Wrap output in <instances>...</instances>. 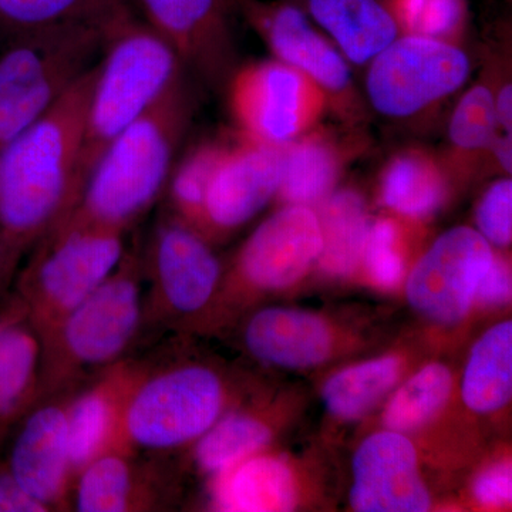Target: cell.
<instances>
[{
    "label": "cell",
    "mask_w": 512,
    "mask_h": 512,
    "mask_svg": "<svg viewBox=\"0 0 512 512\" xmlns=\"http://www.w3.org/2000/svg\"><path fill=\"white\" fill-rule=\"evenodd\" d=\"M477 231L491 247L507 248L512 241V181L500 178L485 190L476 210Z\"/></svg>",
    "instance_id": "36"
},
{
    "label": "cell",
    "mask_w": 512,
    "mask_h": 512,
    "mask_svg": "<svg viewBox=\"0 0 512 512\" xmlns=\"http://www.w3.org/2000/svg\"><path fill=\"white\" fill-rule=\"evenodd\" d=\"M99 63L0 148V291L23 256L79 202L77 161Z\"/></svg>",
    "instance_id": "1"
},
{
    "label": "cell",
    "mask_w": 512,
    "mask_h": 512,
    "mask_svg": "<svg viewBox=\"0 0 512 512\" xmlns=\"http://www.w3.org/2000/svg\"><path fill=\"white\" fill-rule=\"evenodd\" d=\"M228 106L237 133L282 147L318 127L330 100L308 76L272 59L231 73Z\"/></svg>",
    "instance_id": "8"
},
{
    "label": "cell",
    "mask_w": 512,
    "mask_h": 512,
    "mask_svg": "<svg viewBox=\"0 0 512 512\" xmlns=\"http://www.w3.org/2000/svg\"><path fill=\"white\" fill-rule=\"evenodd\" d=\"M284 146H271L235 134L208 185L200 234H225L247 224L278 194Z\"/></svg>",
    "instance_id": "12"
},
{
    "label": "cell",
    "mask_w": 512,
    "mask_h": 512,
    "mask_svg": "<svg viewBox=\"0 0 512 512\" xmlns=\"http://www.w3.org/2000/svg\"><path fill=\"white\" fill-rule=\"evenodd\" d=\"M451 387L453 376L447 366H424L393 394L384 410V426L402 434L421 429L446 406Z\"/></svg>",
    "instance_id": "31"
},
{
    "label": "cell",
    "mask_w": 512,
    "mask_h": 512,
    "mask_svg": "<svg viewBox=\"0 0 512 512\" xmlns=\"http://www.w3.org/2000/svg\"><path fill=\"white\" fill-rule=\"evenodd\" d=\"M402 367L400 357L383 356L340 370L323 386L326 410L336 419H360L393 389Z\"/></svg>",
    "instance_id": "29"
},
{
    "label": "cell",
    "mask_w": 512,
    "mask_h": 512,
    "mask_svg": "<svg viewBox=\"0 0 512 512\" xmlns=\"http://www.w3.org/2000/svg\"><path fill=\"white\" fill-rule=\"evenodd\" d=\"M131 16L47 26L9 39L0 55V148L100 62L111 35Z\"/></svg>",
    "instance_id": "3"
},
{
    "label": "cell",
    "mask_w": 512,
    "mask_h": 512,
    "mask_svg": "<svg viewBox=\"0 0 512 512\" xmlns=\"http://www.w3.org/2000/svg\"><path fill=\"white\" fill-rule=\"evenodd\" d=\"M429 151L410 148L390 158L380 177V201L407 220L433 217L448 197V175Z\"/></svg>",
    "instance_id": "24"
},
{
    "label": "cell",
    "mask_w": 512,
    "mask_h": 512,
    "mask_svg": "<svg viewBox=\"0 0 512 512\" xmlns=\"http://www.w3.org/2000/svg\"><path fill=\"white\" fill-rule=\"evenodd\" d=\"M494 249L476 228L456 227L441 234L413 266L406 295L430 322L453 326L470 312Z\"/></svg>",
    "instance_id": "10"
},
{
    "label": "cell",
    "mask_w": 512,
    "mask_h": 512,
    "mask_svg": "<svg viewBox=\"0 0 512 512\" xmlns=\"http://www.w3.org/2000/svg\"><path fill=\"white\" fill-rule=\"evenodd\" d=\"M195 106L183 70L110 144L66 217L127 232L160 197Z\"/></svg>",
    "instance_id": "2"
},
{
    "label": "cell",
    "mask_w": 512,
    "mask_h": 512,
    "mask_svg": "<svg viewBox=\"0 0 512 512\" xmlns=\"http://www.w3.org/2000/svg\"><path fill=\"white\" fill-rule=\"evenodd\" d=\"M342 147L319 127L284 146L282 178L276 197L284 205L315 208L335 190L345 167Z\"/></svg>",
    "instance_id": "25"
},
{
    "label": "cell",
    "mask_w": 512,
    "mask_h": 512,
    "mask_svg": "<svg viewBox=\"0 0 512 512\" xmlns=\"http://www.w3.org/2000/svg\"><path fill=\"white\" fill-rule=\"evenodd\" d=\"M214 477L212 500L220 511H291L298 504L295 477L279 457L258 453Z\"/></svg>",
    "instance_id": "23"
},
{
    "label": "cell",
    "mask_w": 512,
    "mask_h": 512,
    "mask_svg": "<svg viewBox=\"0 0 512 512\" xmlns=\"http://www.w3.org/2000/svg\"><path fill=\"white\" fill-rule=\"evenodd\" d=\"M474 498L484 507H503L512 498V471L507 461L488 467L473 484Z\"/></svg>",
    "instance_id": "37"
},
{
    "label": "cell",
    "mask_w": 512,
    "mask_h": 512,
    "mask_svg": "<svg viewBox=\"0 0 512 512\" xmlns=\"http://www.w3.org/2000/svg\"><path fill=\"white\" fill-rule=\"evenodd\" d=\"M227 402V384L210 366L151 367L128 403L123 450L167 451L195 443L224 416Z\"/></svg>",
    "instance_id": "7"
},
{
    "label": "cell",
    "mask_w": 512,
    "mask_h": 512,
    "mask_svg": "<svg viewBox=\"0 0 512 512\" xmlns=\"http://www.w3.org/2000/svg\"><path fill=\"white\" fill-rule=\"evenodd\" d=\"M133 15L130 0H0V33L9 39L74 22H113Z\"/></svg>",
    "instance_id": "28"
},
{
    "label": "cell",
    "mask_w": 512,
    "mask_h": 512,
    "mask_svg": "<svg viewBox=\"0 0 512 512\" xmlns=\"http://www.w3.org/2000/svg\"><path fill=\"white\" fill-rule=\"evenodd\" d=\"M511 268L503 258L494 256L490 268L485 271L477 286L474 302L484 306H501L511 301Z\"/></svg>",
    "instance_id": "38"
},
{
    "label": "cell",
    "mask_w": 512,
    "mask_h": 512,
    "mask_svg": "<svg viewBox=\"0 0 512 512\" xmlns=\"http://www.w3.org/2000/svg\"><path fill=\"white\" fill-rule=\"evenodd\" d=\"M464 403L478 414L498 412L512 394V323H498L477 340L464 370Z\"/></svg>",
    "instance_id": "27"
},
{
    "label": "cell",
    "mask_w": 512,
    "mask_h": 512,
    "mask_svg": "<svg viewBox=\"0 0 512 512\" xmlns=\"http://www.w3.org/2000/svg\"><path fill=\"white\" fill-rule=\"evenodd\" d=\"M42 343L19 299L0 309V441L39 402Z\"/></svg>",
    "instance_id": "21"
},
{
    "label": "cell",
    "mask_w": 512,
    "mask_h": 512,
    "mask_svg": "<svg viewBox=\"0 0 512 512\" xmlns=\"http://www.w3.org/2000/svg\"><path fill=\"white\" fill-rule=\"evenodd\" d=\"M500 134L495 113L494 90L478 83L458 101L448 124V140L461 158L488 153Z\"/></svg>",
    "instance_id": "33"
},
{
    "label": "cell",
    "mask_w": 512,
    "mask_h": 512,
    "mask_svg": "<svg viewBox=\"0 0 512 512\" xmlns=\"http://www.w3.org/2000/svg\"><path fill=\"white\" fill-rule=\"evenodd\" d=\"M362 262L373 284L383 289L396 288L406 272L402 234L390 218L370 222Z\"/></svg>",
    "instance_id": "35"
},
{
    "label": "cell",
    "mask_w": 512,
    "mask_h": 512,
    "mask_svg": "<svg viewBox=\"0 0 512 512\" xmlns=\"http://www.w3.org/2000/svg\"><path fill=\"white\" fill-rule=\"evenodd\" d=\"M399 35L430 37L461 46L470 10L467 0H383Z\"/></svg>",
    "instance_id": "32"
},
{
    "label": "cell",
    "mask_w": 512,
    "mask_h": 512,
    "mask_svg": "<svg viewBox=\"0 0 512 512\" xmlns=\"http://www.w3.org/2000/svg\"><path fill=\"white\" fill-rule=\"evenodd\" d=\"M306 8L350 63H369L399 36L383 0H306Z\"/></svg>",
    "instance_id": "22"
},
{
    "label": "cell",
    "mask_w": 512,
    "mask_h": 512,
    "mask_svg": "<svg viewBox=\"0 0 512 512\" xmlns=\"http://www.w3.org/2000/svg\"><path fill=\"white\" fill-rule=\"evenodd\" d=\"M279 62L299 70L328 94L330 107L348 116L355 110L349 62L298 6L265 0H232Z\"/></svg>",
    "instance_id": "11"
},
{
    "label": "cell",
    "mask_w": 512,
    "mask_h": 512,
    "mask_svg": "<svg viewBox=\"0 0 512 512\" xmlns=\"http://www.w3.org/2000/svg\"><path fill=\"white\" fill-rule=\"evenodd\" d=\"M126 231L64 217L37 242L18 295L42 346L123 258Z\"/></svg>",
    "instance_id": "6"
},
{
    "label": "cell",
    "mask_w": 512,
    "mask_h": 512,
    "mask_svg": "<svg viewBox=\"0 0 512 512\" xmlns=\"http://www.w3.org/2000/svg\"><path fill=\"white\" fill-rule=\"evenodd\" d=\"M151 366L119 360L101 369L82 393L66 402L70 458L74 480L87 464L109 451L123 450L124 416L128 403Z\"/></svg>",
    "instance_id": "16"
},
{
    "label": "cell",
    "mask_w": 512,
    "mask_h": 512,
    "mask_svg": "<svg viewBox=\"0 0 512 512\" xmlns=\"http://www.w3.org/2000/svg\"><path fill=\"white\" fill-rule=\"evenodd\" d=\"M225 141H205L187 154L178 165L170 185L174 218L200 232L205 195Z\"/></svg>",
    "instance_id": "34"
},
{
    "label": "cell",
    "mask_w": 512,
    "mask_h": 512,
    "mask_svg": "<svg viewBox=\"0 0 512 512\" xmlns=\"http://www.w3.org/2000/svg\"><path fill=\"white\" fill-rule=\"evenodd\" d=\"M494 90V89H493ZM495 113H497L498 124L500 130L504 134H511L512 131V84L510 82L504 83L500 89L495 92Z\"/></svg>",
    "instance_id": "40"
},
{
    "label": "cell",
    "mask_w": 512,
    "mask_h": 512,
    "mask_svg": "<svg viewBox=\"0 0 512 512\" xmlns=\"http://www.w3.org/2000/svg\"><path fill=\"white\" fill-rule=\"evenodd\" d=\"M350 505L359 512H424L431 497L419 457L406 434L384 430L367 437L353 457Z\"/></svg>",
    "instance_id": "17"
},
{
    "label": "cell",
    "mask_w": 512,
    "mask_h": 512,
    "mask_svg": "<svg viewBox=\"0 0 512 512\" xmlns=\"http://www.w3.org/2000/svg\"><path fill=\"white\" fill-rule=\"evenodd\" d=\"M140 254L124 252L109 278L67 315L42 346L39 400L72 386L86 370L119 362L143 322Z\"/></svg>",
    "instance_id": "5"
},
{
    "label": "cell",
    "mask_w": 512,
    "mask_h": 512,
    "mask_svg": "<svg viewBox=\"0 0 512 512\" xmlns=\"http://www.w3.org/2000/svg\"><path fill=\"white\" fill-rule=\"evenodd\" d=\"M244 339L249 353L259 362L289 370L319 366L333 349L325 320L291 308L256 312L249 319Z\"/></svg>",
    "instance_id": "20"
},
{
    "label": "cell",
    "mask_w": 512,
    "mask_h": 512,
    "mask_svg": "<svg viewBox=\"0 0 512 512\" xmlns=\"http://www.w3.org/2000/svg\"><path fill=\"white\" fill-rule=\"evenodd\" d=\"M322 251L315 208L284 205L242 245L235 262L238 284L254 291H282L298 284Z\"/></svg>",
    "instance_id": "14"
},
{
    "label": "cell",
    "mask_w": 512,
    "mask_h": 512,
    "mask_svg": "<svg viewBox=\"0 0 512 512\" xmlns=\"http://www.w3.org/2000/svg\"><path fill=\"white\" fill-rule=\"evenodd\" d=\"M370 106L390 119H409L457 93L471 74L461 46L430 37L399 35L369 62Z\"/></svg>",
    "instance_id": "9"
},
{
    "label": "cell",
    "mask_w": 512,
    "mask_h": 512,
    "mask_svg": "<svg viewBox=\"0 0 512 512\" xmlns=\"http://www.w3.org/2000/svg\"><path fill=\"white\" fill-rule=\"evenodd\" d=\"M0 512H47L16 483L8 466L0 467Z\"/></svg>",
    "instance_id": "39"
},
{
    "label": "cell",
    "mask_w": 512,
    "mask_h": 512,
    "mask_svg": "<svg viewBox=\"0 0 512 512\" xmlns=\"http://www.w3.org/2000/svg\"><path fill=\"white\" fill-rule=\"evenodd\" d=\"M271 440V426L259 414H224L195 441V464L204 473L217 476L245 458L262 453Z\"/></svg>",
    "instance_id": "30"
},
{
    "label": "cell",
    "mask_w": 512,
    "mask_h": 512,
    "mask_svg": "<svg viewBox=\"0 0 512 512\" xmlns=\"http://www.w3.org/2000/svg\"><path fill=\"white\" fill-rule=\"evenodd\" d=\"M74 510L151 511L165 505V480L157 468L140 464L133 451L114 450L97 457L77 474Z\"/></svg>",
    "instance_id": "19"
},
{
    "label": "cell",
    "mask_w": 512,
    "mask_h": 512,
    "mask_svg": "<svg viewBox=\"0 0 512 512\" xmlns=\"http://www.w3.org/2000/svg\"><path fill=\"white\" fill-rule=\"evenodd\" d=\"M160 319L185 318L204 311L221 282V264L208 239L171 217L154 229L146 258Z\"/></svg>",
    "instance_id": "13"
},
{
    "label": "cell",
    "mask_w": 512,
    "mask_h": 512,
    "mask_svg": "<svg viewBox=\"0 0 512 512\" xmlns=\"http://www.w3.org/2000/svg\"><path fill=\"white\" fill-rule=\"evenodd\" d=\"M315 211L322 232L319 268L335 278L352 275L362 262L370 227L365 198L353 188H335Z\"/></svg>",
    "instance_id": "26"
},
{
    "label": "cell",
    "mask_w": 512,
    "mask_h": 512,
    "mask_svg": "<svg viewBox=\"0 0 512 512\" xmlns=\"http://www.w3.org/2000/svg\"><path fill=\"white\" fill-rule=\"evenodd\" d=\"M488 153L493 154L495 163L500 165L505 174H511V134H498Z\"/></svg>",
    "instance_id": "41"
},
{
    "label": "cell",
    "mask_w": 512,
    "mask_h": 512,
    "mask_svg": "<svg viewBox=\"0 0 512 512\" xmlns=\"http://www.w3.org/2000/svg\"><path fill=\"white\" fill-rule=\"evenodd\" d=\"M147 23L173 47L184 69L210 84L232 73V0H138Z\"/></svg>",
    "instance_id": "15"
},
{
    "label": "cell",
    "mask_w": 512,
    "mask_h": 512,
    "mask_svg": "<svg viewBox=\"0 0 512 512\" xmlns=\"http://www.w3.org/2000/svg\"><path fill=\"white\" fill-rule=\"evenodd\" d=\"M183 70V63L170 43L136 16L127 19L111 35L99 63L84 121L76 168L79 200L110 144Z\"/></svg>",
    "instance_id": "4"
},
{
    "label": "cell",
    "mask_w": 512,
    "mask_h": 512,
    "mask_svg": "<svg viewBox=\"0 0 512 512\" xmlns=\"http://www.w3.org/2000/svg\"><path fill=\"white\" fill-rule=\"evenodd\" d=\"M8 468L23 491L47 512L69 505L74 484L66 400L32 407L15 443Z\"/></svg>",
    "instance_id": "18"
}]
</instances>
